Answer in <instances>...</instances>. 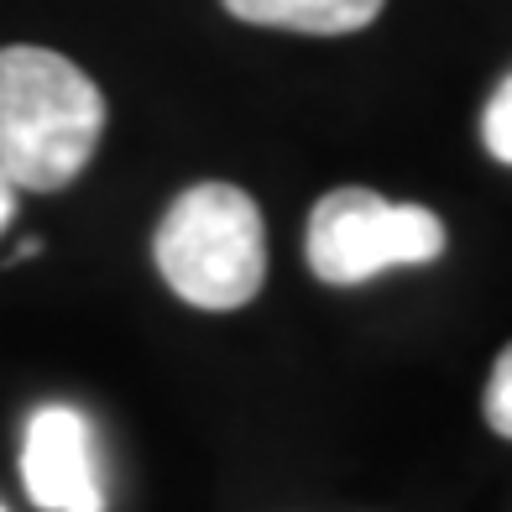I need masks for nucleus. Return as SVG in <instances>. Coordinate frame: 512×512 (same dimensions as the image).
<instances>
[{"mask_svg":"<svg viewBox=\"0 0 512 512\" xmlns=\"http://www.w3.org/2000/svg\"><path fill=\"white\" fill-rule=\"evenodd\" d=\"M486 424H492L502 439H512V345L497 356L492 382H486Z\"/></svg>","mask_w":512,"mask_h":512,"instance_id":"0eeeda50","label":"nucleus"},{"mask_svg":"<svg viewBox=\"0 0 512 512\" xmlns=\"http://www.w3.org/2000/svg\"><path fill=\"white\" fill-rule=\"evenodd\" d=\"M152 256L162 283L209 314L251 304L267 283V230L251 194L236 183L183 189L157 225Z\"/></svg>","mask_w":512,"mask_h":512,"instance_id":"f03ea898","label":"nucleus"},{"mask_svg":"<svg viewBox=\"0 0 512 512\" xmlns=\"http://www.w3.org/2000/svg\"><path fill=\"white\" fill-rule=\"evenodd\" d=\"M21 476H27V497L42 512H105L95 455H89V424L63 403L32 413L27 445H21Z\"/></svg>","mask_w":512,"mask_h":512,"instance_id":"20e7f679","label":"nucleus"},{"mask_svg":"<svg viewBox=\"0 0 512 512\" xmlns=\"http://www.w3.org/2000/svg\"><path fill=\"white\" fill-rule=\"evenodd\" d=\"M105 136V95L48 48H0V168L16 189L58 194Z\"/></svg>","mask_w":512,"mask_h":512,"instance_id":"f257e3e1","label":"nucleus"},{"mask_svg":"<svg viewBox=\"0 0 512 512\" xmlns=\"http://www.w3.org/2000/svg\"><path fill=\"white\" fill-rule=\"evenodd\" d=\"M481 142L497 162L512 168V74L497 84V95L486 100V115H481Z\"/></svg>","mask_w":512,"mask_h":512,"instance_id":"423d86ee","label":"nucleus"},{"mask_svg":"<svg viewBox=\"0 0 512 512\" xmlns=\"http://www.w3.org/2000/svg\"><path fill=\"white\" fill-rule=\"evenodd\" d=\"M16 220V183H11V173L0 168V230H6Z\"/></svg>","mask_w":512,"mask_h":512,"instance_id":"6e6552de","label":"nucleus"},{"mask_svg":"<svg viewBox=\"0 0 512 512\" xmlns=\"http://www.w3.org/2000/svg\"><path fill=\"white\" fill-rule=\"evenodd\" d=\"M0 512H6V507H0Z\"/></svg>","mask_w":512,"mask_h":512,"instance_id":"1a4fd4ad","label":"nucleus"},{"mask_svg":"<svg viewBox=\"0 0 512 512\" xmlns=\"http://www.w3.org/2000/svg\"><path fill=\"white\" fill-rule=\"evenodd\" d=\"M230 16L251 27H283V32H309V37H340L361 32L377 21L382 0H225Z\"/></svg>","mask_w":512,"mask_h":512,"instance_id":"39448f33","label":"nucleus"},{"mask_svg":"<svg viewBox=\"0 0 512 512\" xmlns=\"http://www.w3.org/2000/svg\"><path fill=\"white\" fill-rule=\"evenodd\" d=\"M309 267L330 288L371 283L387 267H418L445 251V220L424 204H392L377 189H330L309 215Z\"/></svg>","mask_w":512,"mask_h":512,"instance_id":"7ed1b4c3","label":"nucleus"}]
</instances>
